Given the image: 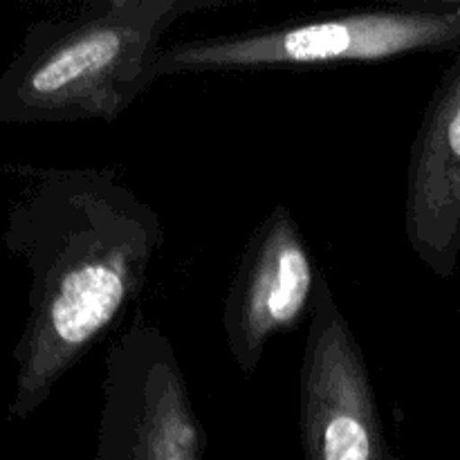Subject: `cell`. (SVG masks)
<instances>
[{
	"label": "cell",
	"instance_id": "obj_5",
	"mask_svg": "<svg viewBox=\"0 0 460 460\" xmlns=\"http://www.w3.org/2000/svg\"><path fill=\"white\" fill-rule=\"evenodd\" d=\"M304 460H398L382 422L367 358L322 277L299 376Z\"/></svg>",
	"mask_w": 460,
	"mask_h": 460
},
{
	"label": "cell",
	"instance_id": "obj_6",
	"mask_svg": "<svg viewBox=\"0 0 460 460\" xmlns=\"http://www.w3.org/2000/svg\"><path fill=\"white\" fill-rule=\"evenodd\" d=\"M322 277L292 209L274 205L243 250L223 308L229 355L243 376L254 377L274 337L310 319Z\"/></svg>",
	"mask_w": 460,
	"mask_h": 460
},
{
	"label": "cell",
	"instance_id": "obj_4",
	"mask_svg": "<svg viewBox=\"0 0 460 460\" xmlns=\"http://www.w3.org/2000/svg\"><path fill=\"white\" fill-rule=\"evenodd\" d=\"M207 434L169 337L135 313L111 346L97 460H205Z\"/></svg>",
	"mask_w": 460,
	"mask_h": 460
},
{
	"label": "cell",
	"instance_id": "obj_7",
	"mask_svg": "<svg viewBox=\"0 0 460 460\" xmlns=\"http://www.w3.org/2000/svg\"><path fill=\"white\" fill-rule=\"evenodd\" d=\"M404 234L438 279L460 259V49L440 76L409 153Z\"/></svg>",
	"mask_w": 460,
	"mask_h": 460
},
{
	"label": "cell",
	"instance_id": "obj_3",
	"mask_svg": "<svg viewBox=\"0 0 460 460\" xmlns=\"http://www.w3.org/2000/svg\"><path fill=\"white\" fill-rule=\"evenodd\" d=\"M460 0H418L331 12L162 48L157 76L373 63L416 52H458Z\"/></svg>",
	"mask_w": 460,
	"mask_h": 460
},
{
	"label": "cell",
	"instance_id": "obj_1",
	"mask_svg": "<svg viewBox=\"0 0 460 460\" xmlns=\"http://www.w3.org/2000/svg\"><path fill=\"white\" fill-rule=\"evenodd\" d=\"M3 241L30 272L9 400V416L27 420L142 295L164 227L112 171L36 169L12 200Z\"/></svg>",
	"mask_w": 460,
	"mask_h": 460
},
{
	"label": "cell",
	"instance_id": "obj_2",
	"mask_svg": "<svg viewBox=\"0 0 460 460\" xmlns=\"http://www.w3.org/2000/svg\"><path fill=\"white\" fill-rule=\"evenodd\" d=\"M232 0H94L27 27L0 75V124L115 121L160 76L166 31Z\"/></svg>",
	"mask_w": 460,
	"mask_h": 460
}]
</instances>
